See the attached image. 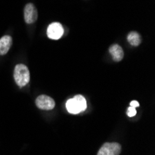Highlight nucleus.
I'll list each match as a JSON object with an SVG mask.
<instances>
[{"label": "nucleus", "mask_w": 155, "mask_h": 155, "mask_svg": "<svg viewBox=\"0 0 155 155\" xmlns=\"http://www.w3.org/2000/svg\"><path fill=\"white\" fill-rule=\"evenodd\" d=\"M13 77L16 84L22 87L30 82V72L28 67L24 64H17L14 68Z\"/></svg>", "instance_id": "f257e3e1"}, {"label": "nucleus", "mask_w": 155, "mask_h": 155, "mask_svg": "<svg viewBox=\"0 0 155 155\" xmlns=\"http://www.w3.org/2000/svg\"><path fill=\"white\" fill-rule=\"evenodd\" d=\"M23 16L25 22L28 24H32L36 21L38 18V12L35 6L33 3H29L24 7Z\"/></svg>", "instance_id": "f03ea898"}, {"label": "nucleus", "mask_w": 155, "mask_h": 155, "mask_svg": "<svg viewBox=\"0 0 155 155\" xmlns=\"http://www.w3.org/2000/svg\"><path fill=\"white\" fill-rule=\"evenodd\" d=\"M35 104L40 110H53L55 107V101L47 95H40L36 97Z\"/></svg>", "instance_id": "7ed1b4c3"}, {"label": "nucleus", "mask_w": 155, "mask_h": 155, "mask_svg": "<svg viewBox=\"0 0 155 155\" xmlns=\"http://www.w3.org/2000/svg\"><path fill=\"white\" fill-rule=\"evenodd\" d=\"M121 145L119 143H104L100 149L97 155H119L121 152Z\"/></svg>", "instance_id": "20e7f679"}, {"label": "nucleus", "mask_w": 155, "mask_h": 155, "mask_svg": "<svg viewBox=\"0 0 155 155\" xmlns=\"http://www.w3.org/2000/svg\"><path fill=\"white\" fill-rule=\"evenodd\" d=\"M63 33H64V29L60 22H53L49 24V26L48 27V31H47L48 36L52 40L60 39L63 35Z\"/></svg>", "instance_id": "39448f33"}, {"label": "nucleus", "mask_w": 155, "mask_h": 155, "mask_svg": "<svg viewBox=\"0 0 155 155\" xmlns=\"http://www.w3.org/2000/svg\"><path fill=\"white\" fill-rule=\"evenodd\" d=\"M109 51H110V54L111 56V59L114 61L119 62L124 59V52L123 48H121V46H119L118 44L111 45L109 48Z\"/></svg>", "instance_id": "423d86ee"}, {"label": "nucleus", "mask_w": 155, "mask_h": 155, "mask_svg": "<svg viewBox=\"0 0 155 155\" xmlns=\"http://www.w3.org/2000/svg\"><path fill=\"white\" fill-rule=\"evenodd\" d=\"M12 45V38L9 35H4L0 38V56L6 55Z\"/></svg>", "instance_id": "0eeeda50"}, {"label": "nucleus", "mask_w": 155, "mask_h": 155, "mask_svg": "<svg viewBox=\"0 0 155 155\" xmlns=\"http://www.w3.org/2000/svg\"><path fill=\"white\" fill-rule=\"evenodd\" d=\"M127 41L128 43L133 46V47H137L141 44L142 42V37L137 32H130L128 35H127Z\"/></svg>", "instance_id": "6e6552de"}, {"label": "nucleus", "mask_w": 155, "mask_h": 155, "mask_svg": "<svg viewBox=\"0 0 155 155\" xmlns=\"http://www.w3.org/2000/svg\"><path fill=\"white\" fill-rule=\"evenodd\" d=\"M66 108H67V110L72 114H79V112H81L79 106L77 105L76 101L74 100V98H71V100H69L67 101Z\"/></svg>", "instance_id": "1a4fd4ad"}, {"label": "nucleus", "mask_w": 155, "mask_h": 155, "mask_svg": "<svg viewBox=\"0 0 155 155\" xmlns=\"http://www.w3.org/2000/svg\"><path fill=\"white\" fill-rule=\"evenodd\" d=\"M74 100L76 101V103H77V105L79 106L81 111L86 110V109H87V101H86V98H84V97L83 96H81V95H76V96L74 97Z\"/></svg>", "instance_id": "9d476101"}, {"label": "nucleus", "mask_w": 155, "mask_h": 155, "mask_svg": "<svg viewBox=\"0 0 155 155\" xmlns=\"http://www.w3.org/2000/svg\"><path fill=\"white\" fill-rule=\"evenodd\" d=\"M137 114V110H136V108H133V107H129L128 110H127V115L129 117H133Z\"/></svg>", "instance_id": "9b49d317"}, {"label": "nucleus", "mask_w": 155, "mask_h": 155, "mask_svg": "<svg viewBox=\"0 0 155 155\" xmlns=\"http://www.w3.org/2000/svg\"><path fill=\"white\" fill-rule=\"evenodd\" d=\"M138 106H139V103H138L137 101H132L130 102V107L137 108V107H138Z\"/></svg>", "instance_id": "f8f14e48"}]
</instances>
